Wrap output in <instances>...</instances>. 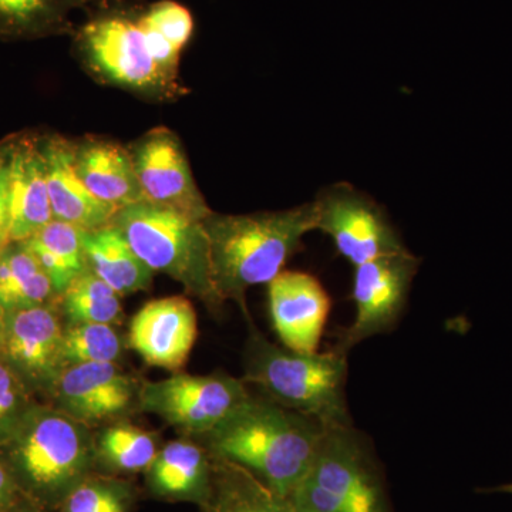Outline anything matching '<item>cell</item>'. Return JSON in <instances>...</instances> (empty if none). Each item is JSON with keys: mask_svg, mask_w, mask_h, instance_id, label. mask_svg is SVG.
I'll return each mask as SVG.
<instances>
[{"mask_svg": "<svg viewBox=\"0 0 512 512\" xmlns=\"http://www.w3.org/2000/svg\"><path fill=\"white\" fill-rule=\"evenodd\" d=\"M214 457L191 437L168 441L147 468L148 493L171 503L201 505L211 493Z\"/></svg>", "mask_w": 512, "mask_h": 512, "instance_id": "18", "label": "cell"}, {"mask_svg": "<svg viewBox=\"0 0 512 512\" xmlns=\"http://www.w3.org/2000/svg\"><path fill=\"white\" fill-rule=\"evenodd\" d=\"M74 170L87 190L114 211L144 202L130 148L86 138L74 143Z\"/></svg>", "mask_w": 512, "mask_h": 512, "instance_id": "19", "label": "cell"}, {"mask_svg": "<svg viewBox=\"0 0 512 512\" xmlns=\"http://www.w3.org/2000/svg\"><path fill=\"white\" fill-rule=\"evenodd\" d=\"M87 268L120 296L147 291L153 284V269L148 268L113 224L82 231Z\"/></svg>", "mask_w": 512, "mask_h": 512, "instance_id": "20", "label": "cell"}, {"mask_svg": "<svg viewBox=\"0 0 512 512\" xmlns=\"http://www.w3.org/2000/svg\"><path fill=\"white\" fill-rule=\"evenodd\" d=\"M23 244L35 256L43 272L49 276L57 295L87 269L82 229L67 222L50 221L33 237L23 241Z\"/></svg>", "mask_w": 512, "mask_h": 512, "instance_id": "24", "label": "cell"}, {"mask_svg": "<svg viewBox=\"0 0 512 512\" xmlns=\"http://www.w3.org/2000/svg\"><path fill=\"white\" fill-rule=\"evenodd\" d=\"M210 238L212 278L221 298L234 301L248 316L249 288L268 285L316 229L315 202L286 211L248 215L212 212L204 220Z\"/></svg>", "mask_w": 512, "mask_h": 512, "instance_id": "2", "label": "cell"}, {"mask_svg": "<svg viewBox=\"0 0 512 512\" xmlns=\"http://www.w3.org/2000/svg\"><path fill=\"white\" fill-rule=\"evenodd\" d=\"M0 458L20 494L47 511L94 473V433L53 406L33 404L3 446Z\"/></svg>", "mask_w": 512, "mask_h": 512, "instance_id": "3", "label": "cell"}, {"mask_svg": "<svg viewBox=\"0 0 512 512\" xmlns=\"http://www.w3.org/2000/svg\"><path fill=\"white\" fill-rule=\"evenodd\" d=\"M214 457L211 493L202 512H293L288 498L262 483L247 468Z\"/></svg>", "mask_w": 512, "mask_h": 512, "instance_id": "21", "label": "cell"}, {"mask_svg": "<svg viewBox=\"0 0 512 512\" xmlns=\"http://www.w3.org/2000/svg\"><path fill=\"white\" fill-rule=\"evenodd\" d=\"M144 201L205 220L212 214L192 177L180 138L154 128L130 148Z\"/></svg>", "mask_w": 512, "mask_h": 512, "instance_id": "13", "label": "cell"}, {"mask_svg": "<svg viewBox=\"0 0 512 512\" xmlns=\"http://www.w3.org/2000/svg\"><path fill=\"white\" fill-rule=\"evenodd\" d=\"M488 493H503V494H512V483L500 485V487L490 488Z\"/></svg>", "mask_w": 512, "mask_h": 512, "instance_id": "34", "label": "cell"}, {"mask_svg": "<svg viewBox=\"0 0 512 512\" xmlns=\"http://www.w3.org/2000/svg\"><path fill=\"white\" fill-rule=\"evenodd\" d=\"M6 309L0 305V342H2L3 329H5Z\"/></svg>", "mask_w": 512, "mask_h": 512, "instance_id": "35", "label": "cell"}, {"mask_svg": "<svg viewBox=\"0 0 512 512\" xmlns=\"http://www.w3.org/2000/svg\"><path fill=\"white\" fill-rule=\"evenodd\" d=\"M111 224L154 274L170 276L210 312L220 315L225 301L212 278L204 220L144 201L117 212Z\"/></svg>", "mask_w": 512, "mask_h": 512, "instance_id": "5", "label": "cell"}, {"mask_svg": "<svg viewBox=\"0 0 512 512\" xmlns=\"http://www.w3.org/2000/svg\"><path fill=\"white\" fill-rule=\"evenodd\" d=\"M419 266L420 259L409 249L355 266V319L349 328L340 330L332 349L348 355L359 343L390 332L406 308Z\"/></svg>", "mask_w": 512, "mask_h": 512, "instance_id": "9", "label": "cell"}, {"mask_svg": "<svg viewBox=\"0 0 512 512\" xmlns=\"http://www.w3.org/2000/svg\"><path fill=\"white\" fill-rule=\"evenodd\" d=\"M57 299L55 286L23 242H12L0 251V305L6 311Z\"/></svg>", "mask_w": 512, "mask_h": 512, "instance_id": "25", "label": "cell"}, {"mask_svg": "<svg viewBox=\"0 0 512 512\" xmlns=\"http://www.w3.org/2000/svg\"><path fill=\"white\" fill-rule=\"evenodd\" d=\"M120 298L119 293L87 268L60 293L59 308L67 325L106 323L116 326L124 316Z\"/></svg>", "mask_w": 512, "mask_h": 512, "instance_id": "26", "label": "cell"}, {"mask_svg": "<svg viewBox=\"0 0 512 512\" xmlns=\"http://www.w3.org/2000/svg\"><path fill=\"white\" fill-rule=\"evenodd\" d=\"M32 390L0 357V446L9 440L30 407Z\"/></svg>", "mask_w": 512, "mask_h": 512, "instance_id": "29", "label": "cell"}, {"mask_svg": "<svg viewBox=\"0 0 512 512\" xmlns=\"http://www.w3.org/2000/svg\"><path fill=\"white\" fill-rule=\"evenodd\" d=\"M138 19L136 10H100L74 33L77 52L106 82L137 92L170 93L175 82L154 63Z\"/></svg>", "mask_w": 512, "mask_h": 512, "instance_id": "7", "label": "cell"}, {"mask_svg": "<svg viewBox=\"0 0 512 512\" xmlns=\"http://www.w3.org/2000/svg\"><path fill=\"white\" fill-rule=\"evenodd\" d=\"M141 383L117 363H86L64 367L47 396L50 406L93 429L137 412Z\"/></svg>", "mask_w": 512, "mask_h": 512, "instance_id": "11", "label": "cell"}, {"mask_svg": "<svg viewBox=\"0 0 512 512\" xmlns=\"http://www.w3.org/2000/svg\"><path fill=\"white\" fill-rule=\"evenodd\" d=\"M292 510H293V508H292ZM293 512H295V510H293Z\"/></svg>", "mask_w": 512, "mask_h": 512, "instance_id": "36", "label": "cell"}, {"mask_svg": "<svg viewBox=\"0 0 512 512\" xmlns=\"http://www.w3.org/2000/svg\"><path fill=\"white\" fill-rule=\"evenodd\" d=\"M160 448L151 431L126 420L114 421L94 433V471L123 478L146 473Z\"/></svg>", "mask_w": 512, "mask_h": 512, "instance_id": "22", "label": "cell"}, {"mask_svg": "<svg viewBox=\"0 0 512 512\" xmlns=\"http://www.w3.org/2000/svg\"><path fill=\"white\" fill-rule=\"evenodd\" d=\"M269 313L286 349L318 352L332 302L326 289L308 272L282 271L268 284Z\"/></svg>", "mask_w": 512, "mask_h": 512, "instance_id": "15", "label": "cell"}, {"mask_svg": "<svg viewBox=\"0 0 512 512\" xmlns=\"http://www.w3.org/2000/svg\"><path fill=\"white\" fill-rule=\"evenodd\" d=\"M20 497L23 495L20 494L15 478L10 473L5 461L0 458V512L15 504Z\"/></svg>", "mask_w": 512, "mask_h": 512, "instance_id": "32", "label": "cell"}, {"mask_svg": "<svg viewBox=\"0 0 512 512\" xmlns=\"http://www.w3.org/2000/svg\"><path fill=\"white\" fill-rule=\"evenodd\" d=\"M63 330L59 299L6 311L0 357L32 392L49 394L63 372Z\"/></svg>", "mask_w": 512, "mask_h": 512, "instance_id": "12", "label": "cell"}, {"mask_svg": "<svg viewBox=\"0 0 512 512\" xmlns=\"http://www.w3.org/2000/svg\"><path fill=\"white\" fill-rule=\"evenodd\" d=\"M92 0H0V40H33L73 30L72 16Z\"/></svg>", "mask_w": 512, "mask_h": 512, "instance_id": "23", "label": "cell"}, {"mask_svg": "<svg viewBox=\"0 0 512 512\" xmlns=\"http://www.w3.org/2000/svg\"><path fill=\"white\" fill-rule=\"evenodd\" d=\"M16 136L0 143V251L10 244V174Z\"/></svg>", "mask_w": 512, "mask_h": 512, "instance_id": "31", "label": "cell"}, {"mask_svg": "<svg viewBox=\"0 0 512 512\" xmlns=\"http://www.w3.org/2000/svg\"><path fill=\"white\" fill-rule=\"evenodd\" d=\"M123 355V339L113 325L72 323L64 325L62 359L64 367L86 363H117Z\"/></svg>", "mask_w": 512, "mask_h": 512, "instance_id": "27", "label": "cell"}, {"mask_svg": "<svg viewBox=\"0 0 512 512\" xmlns=\"http://www.w3.org/2000/svg\"><path fill=\"white\" fill-rule=\"evenodd\" d=\"M137 500L133 483L123 477L90 474L67 495L59 512H131Z\"/></svg>", "mask_w": 512, "mask_h": 512, "instance_id": "28", "label": "cell"}, {"mask_svg": "<svg viewBox=\"0 0 512 512\" xmlns=\"http://www.w3.org/2000/svg\"><path fill=\"white\" fill-rule=\"evenodd\" d=\"M323 429L318 421L251 394L214 430L194 440L289 498L311 466Z\"/></svg>", "mask_w": 512, "mask_h": 512, "instance_id": "1", "label": "cell"}, {"mask_svg": "<svg viewBox=\"0 0 512 512\" xmlns=\"http://www.w3.org/2000/svg\"><path fill=\"white\" fill-rule=\"evenodd\" d=\"M251 396L248 384L227 373L188 375L141 383L138 410L154 414L184 437L200 439Z\"/></svg>", "mask_w": 512, "mask_h": 512, "instance_id": "8", "label": "cell"}, {"mask_svg": "<svg viewBox=\"0 0 512 512\" xmlns=\"http://www.w3.org/2000/svg\"><path fill=\"white\" fill-rule=\"evenodd\" d=\"M295 512H393L373 448L353 427H325L305 476L289 495Z\"/></svg>", "mask_w": 512, "mask_h": 512, "instance_id": "6", "label": "cell"}, {"mask_svg": "<svg viewBox=\"0 0 512 512\" xmlns=\"http://www.w3.org/2000/svg\"><path fill=\"white\" fill-rule=\"evenodd\" d=\"M197 335V312L190 299L167 296L147 302L133 316L127 340L147 365L177 373L187 363Z\"/></svg>", "mask_w": 512, "mask_h": 512, "instance_id": "14", "label": "cell"}, {"mask_svg": "<svg viewBox=\"0 0 512 512\" xmlns=\"http://www.w3.org/2000/svg\"><path fill=\"white\" fill-rule=\"evenodd\" d=\"M143 19L183 52L194 33L190 10L173 0H160L143 10Z\"/></svg>", "mask_w": 512, "mask_h": 512, "instance_id": "30", "label": "cell"}, {"mask_svg": "<svg viewBox=\"0 0 512 512\" xmlns=\"http://www.w3.org/2000/svg\"><path fill=\"white\" fill-rule=\"evenodd\" d=\"M53 221L42 137L16 134L10 174V244L23 242Z\"/></svg>", "mask_w": 512, "mask_h": 512, "instance_id": "17", "label": "cell"}, {"mask_svg": "<svg viewBox=\"0 0 512 512\" xmlns=\"http://www.w3.org/2000/svg\"><path fill=\"white\" fill-rule=\"evenodd\" d=\"M313 202L316 229L328 234L339 254L353 266L406 251L382 208L350 185H333Z\"/></svg>", "mask_w": 512, "mask_h": 512, "instance_id": "10", "label": "cell"}, {"mask_svg": "<svg viewBox=\"0 0 512 512\" xmlns=\"http://www.w3.org/2000/svg\"><path fill=\"white\" fill-rule=\"evenodd\" d=\"M249 338L244 355V380L262 396L322 427L353 424L346 402L348 355L299 353L269 342L249 315Z\"/></svg>", "mask_w": 512, "mask_h": 512, "instance_id": "4", "label": "cell"}, {"mask_svg": "<svg viewBox=\"0 0 512 512\" xmlns=\"http://www.w3.org/2000/svg\"><path fill=\"white\" fill-rule=\"evenodd\" d=\"M2 512H50L45 510V508L40 507L33 503V501L28 500V498L20 497L15 504L10 505V507L6 508Z\"/></svg>", "mask_w": 512, "mask_h": 512, "instance_id": "33", "label": "cell"}, {"mask_svg": "<svg viewBox=\"0 0 512 512\" xmlns=\"http://www.w3.org/2000/svg\"><path fill=\"white\" fill-rule=\"evenodd\" d=\"M53 220L82 231L110 225L117 211L97 200L74 170V143L62 136L42 137Z\"/></svg>", "mask_w": 512, "mask_h": 512, "instance_id": "16", "label": "cell"}]
</instances>
